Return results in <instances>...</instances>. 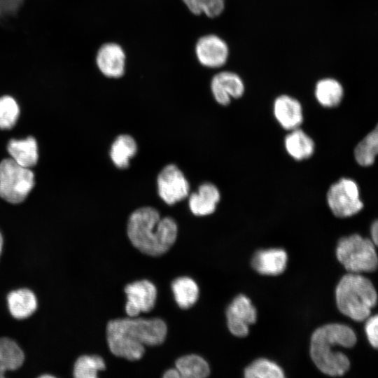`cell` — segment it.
I'll use <instances>...</instances> for the list:
<instances>
[{"label":"cell","mask_w":378,"mask_h":378,"mask_svg":"<svg viewBox=\"0 0 378 378\" xmlns=\"http://www.w3.org/2000/svg\"><path fill=\"white\" fill-rule=\"evenodd\" d=\"M7 150L10 158L22 167L31 168L37 163L38 146L36 139L32 136L24 139L10 140Z\"/></svg>","instance_id":"cell-17"},{"label":"cell","mask_w":378,"mask_h":378,"mask_svg":"<svg viewBox=\"0 0 378 378\" xmlns=\"http://www.w3.org/2000/svg\"><path fill=\"white\" fill-rule=\"evenodd\" d=\"M53 376L52 375H50V374H45V375H41V377H52Z\"/></svg>","instance_id":"cell-34"},{"label":"cell","mask_w":378,"mask_h":378,"mask_svg":"<svg viewBox=\"0 0 378 378\" xmlns=\"http://www.w3.org/2000/svg\"><path fill=\"white\" fill-rule=\"evenodd\" d=\"M158 192L169 205L178 202L189 195L190 185L183 172L175 164L163 167L157 178Z\"/></svg>","instance_id":"cell-8"},{"label":"cell","mask_w":378,"mask_h":378,"mask_svg":"<svg viewBox=\"0 0 378 378\" xmlns=\"http://www.w3.org/2000/svg\"><path fill=\"white\" fill-rule=\"evenodd\" d=\"M105 368L104 360L101 356L83 355L75 362L73 373L76 378H96L98 372Z\"/></svg>","instance_id":"cell-26"},{"label":"cell","mask_w":378,"mask_h":378,"mask_svg":"<svg viewBox=\"0 0 378 378\" xmlns=\"http://www.w3.org/2000/svg\"><path fill=\"white\" fill-rule=\"evenodd\" d=\"M287 260V253L283 249L260 250L254 254L251 265L261 274L278 275L285 270Z\"/></svg>","instance_id":"cell-16"},{"label":"cell","mask_w":378,"mask_h":378,"mask_svg":"<svg viewBox=\"0 0 378 378\" xmlns=\"http://www.w3.org/2000/svg\"><path fill=\"white\" fill-rule=\"evenodd\" d=\"M246 378H282L284 373L275 363L265 358L253 361L244 370Z\"/></svg>","instance_id":"cell-27"},{"label":"cell","mask_w":378,"mask_h":378,"mask_svg":"<svg viewBox=\"0 0 378 378\" xmlns=\"http://www.w3.org/2000/svg\"><path fill=\"white\" fill-rule=\"evenodd\" d=\"M35 183L30 168L22 167L12 158L0 162V197L8 202L18 204L24 200Z\"/></svg>","instance_id":"cell-6"},{"label":"cell","mask_w":378,"mask_h":378,"mask_svg":"<svg viewBox=\"0 0 378 378\" xmlns=\"http://www.w3.org/2000/svg\"><path fill=\"white\" fill-rule=\"evenodd\" d=\"M188 8L195 15L204 13L209 18H215L222 13L225 0H182Z\"/></svg>","instance_id":"cell-29"},{"label":"cell","mask_w":378,"mask_h":378,"mask_svg":"<svg viewBox=\"0 0 378 378\" xmlns=\"http://www.w3.org/2000/svg\"><path fill=\"white\" fill-rule=\"evenodd\" d=\"M195 52L199 62L210 68L224 65L229 54L227 43L216 35L201 37L196 44Z\"/></svg>","instance_id":"cell-11"},{"label":"cell","mask_w":378,"mask_h":378,"mask_svg":"<svg viewBox=\"0 0 378 378\" xmlns=\"http://www.w3.org/2000/svg\"><path fill=\"white\" fill-rule=\"evenodd\" d=\"M220 200V193L218 188L210 182H206L189 196V208L195 216L210 215L215 211Z\"/></svg>","instance_id":"cell-15"},{"label":"cell","mask_w":378,"mask_h":378,"mask_svg":"<svg viewBox=\"0 0 378 378\" xmlns=\"http://www.w3.org/2000/svg\"><path fill=\"white\" fill-rule=\"evenodd\" d=\"M356 342L354 331L340 323H330L316 329L312 335L311 358L323 373L342 376L350 367L347 356L335 347L350 348Z\"/></svg>","instance_id":"cell-3"},{"label":"cell","mask_w":378,"mask_h":378,"mask_svg":"<svg viewBox=\"0 0 378 378\" xmlns=\"http://www.w3.org/2000/svg\"><path fill=\"white\" fill-rule=\"evenodd\" d=\"M125 293L127 298L125 312L130 317H136L141 312H149L155 307L157 289L148 280L136 281L126 285Z\"/></svg>","instance_id":"cell-9"},{"label":"cell","mask_w":378,"mask_h":378,"mask_svg":"<svg viewBox=\"0 0 378 378\" xmlns=\"http://www.w3.org/2000/svg\"><path fill=\"white\" fill-rule=\"evenodd\" d=\"M167 327L159 318H125L108 321L106 340L111 352L129 360L141 359L145 346H158L165 340Z\"/></svg>","instance_id":"cell-1"},{"label":"cell","mask_w":378,"mask_h":378,"mask_svg":"<svg viewBox=\"0 0 378 378\" xmlns=\"http://www.w3.org/2000/svg\"><path fill=\"white\" fill-rule=\"evenodd\" d=\"M24 360V353L14 340L0 338V378L4 377L7 371L20 368Z\"/></svg>","instance_id":"cell-21"},{"label":"cell","mask_w":378,"mask_h":378,"mask_svg":"<svg viewBox=\"0 0 378 378\" xmlns=\"http://www.w3.org/2000/svg\"><path fill=\"white\" fill-rule=\"evenodd\" d=\"M336 255L340 263L351 273L371 272L377 268L375 244L368 238L354 234L340 239Z\"/></svg>","instance_id":"cell-5"},{"label":"cell","mask_w":378,"mask_h":378,"mask_svg":"<svg viewBox=\"0 0 378 378\" xmlns=\"http://www.w3.org/2000/svg\"><path fill=\"white\" fill-rule=\"evenodd\" d=\"M314 94L317 102L322 106L334 108L341 103L344 97V89L337 80L326 78L317 82Z\"/></svg>","instance_id":"cell-22"},{"label":"cell","mask_w":378,"mask_h":378,"mask_svg":"<svg viewBox=\"0 0 378 378\" xmlns=\"http://www.w3.org/2000/svg\"><path fill=\"white\" fill-rule=\"evenodd\" d=\"M338 309L356 321L366 320L376 305L377 295L372 283L358 273L344 275L335 290Z\"/></svg>","instance_id":"cell-4"},{"label":"cell","mask_w":378,"mask_h":378,"mask_svg":"<svg viewBox=\"0 0 378 378\" xmlns=\"http://www.w3.org/2000/svg\"><path fill=\"white\" fill-rule=\"evenodd\" d=\"M378 153L377 127L370 132L355 147L354 158L362 167H369L374 164Z\"/></svg>","instance_id":"cell-25"},{"label":"cell","mask_w":378,"mask_h":378,"mask_svg":"<svg viewBox=\"0 0 378 378\" xmlns=\"http://www.w3.org/2000/svg\"><path fill=\"white\" fill-rule=\"evenodd\" d=\"M211 90L216 101L223 106L230 103L231 98L241 97L244 92V84L237 74L222 71L216 74L211 82Z\"/></svg>","instance_id":"cell-12"},{"label":"cell","mask_w":378,"mask_h":378,"mask_svg":"<svg viewBox=\"0 0 378 378\" xmlns=\"http://www.w3.org/2000/svg\"><path fill=\"white\" fill-rule=\"evenodd\" d=\"M3 244H4V239H3L2 234H1V232L0 231V255H1V252H2Z\"/></svg>","instance_id":"cell-33"},{"label":"cell","mask_w":378,"mask_h":378,"mask_svg":"<svg viewBox=\"0 0 378 378\" xmlns=\"http://www.w3.org/2000/svg\"><path fill=\"white\" fill-rule=\"evenodd\" d=\"M273 112L279 124L288 131L298 128L303 122L301 104L289 95L282 94L276 98Z\"/></svg>","instance_id":"cell-14"},{"label":"cell","mask_w":378,"mask_h":378,"mask_svg":"<svg viewBox=\"0 0 378 378\" xmlns=\"http://www.w3.org/2000/svg\"><path fill=\"white\" fill-rule=\"evenodd\" d=\"M163 377H164V378H178V377H181V375H180L178 371L177 370V369L175 368V369H169V370H167L164 373Z\"/></svg>","instance_id":"cell-32"},{"label":"cell","mask_w":378,"mask_h":378,"mask_svg":"<svg viewBox=\"0 0 378 378\" xmlns=\"http://www.w3.org/2000/svg\"><path fill=\"white\" fill-rule=\"evenodd\" d=\"M175 300L181 309L192 307L199 298V288L196 282L188 276H181L172 283Z\"/></svg>","instance_id":"cell-23"},{"label":"cell","mask_w":378,"mask_h":378,"mask_svg":"<svg viewBox=\"0 0 378 378\" xmlns=\"http://www.w3.org/2000/svg\"><path fill=\"white\" fill-rule=\"evenodd\" d=\"M377 325L378 316L374 315L367 318L365 328L368 341L375 349L378 345Z\"/></svg>","instance_id":"cell-30"},{"label":"cell","mask_w":378,"mask_h":378,"mask_svg":"<svg viewBox=\"0 0 378 378\" xmlns=\"http://www.w3.org/2000/svg\"><path fill=\"white\" fill-rule=\"evenodd\" d=\"M7 301L10 313L18 319L30 316L37 308L36 297L28 288H20L10 292Z\"/></svg>","instance_id":"cell-19"},{"label":"cell","mask_w":378,"mask_h":378,"mask_svg":"<svg viewBox=\"0 0 378 378\" xmlns=\"http://www.w3.org/2000/svg\"><path fill=\"white\" fill-rule=\"evenodd\" d=\"M137 144L129 134L118 136L111 146L110 157L114 165L120 169L130 166V160L136 154Z\"/></svg>","instance_id":"cell-20"},{"label":"cell","mask_w":378,"mask_h":378,"mask_svg":"<svg viewBox=\"0 0 378 378\" xmlns=\"http://www.w3.org/2000/svg\"><path fill=\"white\" fill-rule=\"evenodd\" d=\"M20 115V107L16 100L11 96L0 97V129L12 128Z\"/></svg>","instance_id":"cell-28"},{"label":"cell","mask_w":378,"mask_h":378,"mask_svg":"<svg viewBox=\"0 0 378 378\" xmlns=\"http://www.w3.org/2000/svg\"><path fill=\"white\" fill-rule=\"evenodd\" d=\"M284 146L288 154L298 161L309 158L315 149L313 139L299 127L290 130L286 136Z\"/></svg>","instance_id":"cell-18"},{"label":"cell","mask_w":378,"mask_h":378,"mask_svg":"<svg viewBox=\"0 0 378 378\" xmlns=\"http://www.w3.org/2000/svg\"><path fill=\"white\" fill-rule=\"evenodd\" d=\"M96 62L99 71L108 78H120L124 74L125 55L116 43L102 45L97 53Z\"/></svg>","instance_id":"cell-13"},{"label":"cell","mask_w":378,"mask_h":378,"mask_svg":"<svg viewBox=\"0 0 378 378\" xmlns=\"http://www.w3.org/2000/svg\"><path fill=\"white\" fill-rule=\"evenodd\" d=\"M175 365L181 377L204 378L210 373L207 362L196 354L181 356L176 360Z\"/></svg>","instance_id":"cell-24"},{"label":"cell","mask_w":378,"mask_h":378,"mask_svg":"<svg viewBox=\"0 0 378 378\" xmlns=\"http://www.w3.org/2000/svg\"><path fill=\"white\" fill-rule=\"evenodd\" d=\"M227 326L230 332L239 337L248 333V327L256 321V309L250 299L241 294L237 295L226 311Z\"/></svg>","instance_id":"cell-10"},{"label":"cell","mask_w":378,"mask_h":378,"mask_svg":"<svg viewBox=\"0 0 378 378\" xmlns=\"http://www.w3.org/2000/svg\"><path fill=\"white\" fill-rule=\"evenodd\" d=\"M371 240L377 245L378 242V222L374 220L370 227Z\"/></svg>","instance_id":"cell-31"},{"label":"cell","mask_w":378,"mask_h":378,"mask_svg":"<svg viewBox=\"0 0 378 378\" xmlns=\"http://www.w3.org/2000/svg\"><path fill=\"white\" fill-rule=\"evenodd\" d=\"M127 233L132 245L141 253L160 256L174 245L178 227L172 217L162 218L156 209L142 206L130 216Z\"/></svg>","instance_id":"cell-2"},{"label":"cell","mask_w":378,"mask_h":378,"mask_svg":"<svg viewBox=\"0 0 378 378\" xmlns=\"http://www.w3.org/2000/svg\"><path fill=\"white\" fill-rule=\"evenodd\" d=\"M327 202L332 213L339 218L357 214L364 206L357 183L350 178H342L330 186Z\"/></svg>","instance_id":"cell-7"}]
</instances>
